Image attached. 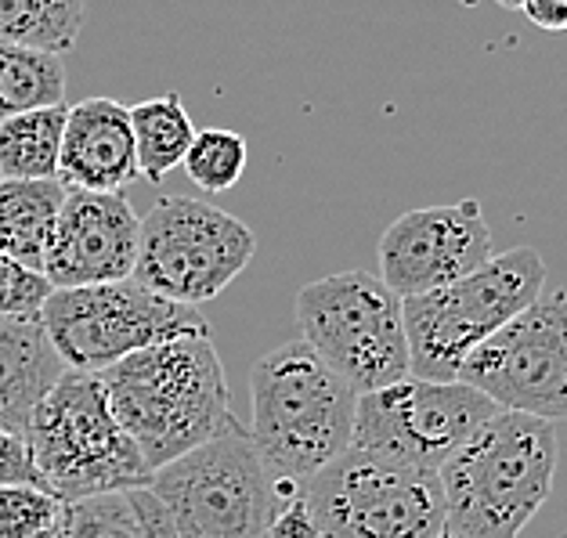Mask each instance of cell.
Returning <instances> with one entry per match:
<instances>
[{
	"instance_id": "6da1fadb",
	"label": "cell",
	"mask_w": 567,
	"mask_h": 538,
	"mask_svg": "<svg viewBox=\"0 0 567 538\" xmlns=\"http://www.w3.org/2000/svg\"><path fill=\"white\" fill-rule=\"evenodd\" d=\"M99 376L116 420L152 470L239 423L231 416L228 376L214 337L163 340L102 369Z\"/></svg>"
},
{
	"instance_id": "7a4b0ae2",
	"label": "cell",
	"mask_w": 567,
	"mask_h": 538,
	"mask_svg": "<svg viewBox=\"0 0 567 538\" xmlns=\"http://www.w3.org/2000/svg\"><path fill=\"white\" fill-rule=\"evenodd\" d=\"M557 477V431L543 416L499 408L445 463V538H517Z\"/></svg>"
},
{
	"instance_id": "3957f363",
	"label": "cell",
	"mask_w": 567,
	"mask_h": 538,
	"mask_svg": "<svg viewBox=\"0 0 567 538\" xmlns=\"http://www.w3.org/2000/svg\"><path fill=\"white\" fill-rule=\"evenodd\" d=\"M250 437L286 499L351 448L358 394L303 340L257 358L250 372Z\"/></svg>"
},
{
	"instance_id": "277c9868",
	"label": "cell",
	"mask_w": 567,
	"mask_h": 538,
	"mask_svg": "<svg viewBox=\"0 0 567 538\" xmlns=\"http://www.w3.org/2000/svg\"><path fill=\"white\" fill-rule=\"evenodd\" d=\"M25 448L40 485L62 503L148 485L152 466L123 431L99 372L65 369L37 405Z\"/></svg>"
},
{
	"instance_id": "5b68a950",
	"label": "cell",
	"mask_w": 567,
	"mask_h": 538,
	"mask_svg": "<svg viewBox=\"0 0 567 538\" xmlns=\"http://www.w3.org/2000/svg\"><path fill=\"white\" fill-rule=\"evenodd\" d=\"M546 260L535 246L492 254L481 268L431 293L401 297L412 376L460 380L466 354L543 297Z\"/></svg>"
},
{
	"instance_id": "8992f818",
	"label": "cell",
	"mask_w": 567,
	"mask_h": 538,
	"mask_svg": "<svg viewBox=\"0 0 567 538\" xmlns=\"http://www.w3.org/2000/svg\"><path fill=\"white\" fill-rule=\"evenodd\" d=\"M297 325L303 343L358 394L412 376L405 303L372 271H337L300 286Z\"/></svg>"
},
{
	"instance_id": "52a82bcc",
	"label": "cell",
	"mask_w": 567,
	"mask_h": 538,
	"mask_svg": "<svg viewBox=\"0 0 567 538\" xmlns=\"http://www.w3.org/2000/svg\"><path fill=\"white\" fill-rule=\"evenodd\" d=\"M148 485L167 503L182 538H265L286 506L243 423L152 470Z\"/></svg>"
},
{
	"instance_id": "ba28073f",
	"label": "cell",
	"mask_w": 567,
	"mask_h": 538,
	"mask_svg": "<svg viewBox=\"0 0 567 538\" xmlns=\"http://www.w3.org/2000/svg\"><path fill=\"white\" fill-rule=\"evenodd\" d=\"M318 538H445L434 470L369 448H343L300 488Z\"/></svg>"
},
{
	"instance_id": "9c48e42d",
	"label": "cell",
	"mask_w": 567,
	"mask_h": 538,
	"mask_svg": "<svg viewBox=\"0 0 567 538\" xmlns=\"http://www.w3.org/2000/svg\"><path fill=\"white\" fill-rule=\"evenodd\" d=\"M40 319L62 362L84 372H102L174 337H214L196 308L152 293L134 279L51 289Z\"/></svg>"
},
{
	"instance_id": "30bf717a",
	"label": "cell",
	"mask_w": 567,
	"mask_h": 538,
	"mask_svg": "<svg viewBox=\"0 0 567 538\" xmlns=\"http://www.w3.org/2000/svg\"><path fill=\"white\" fill-rule=\"evenodd\" d=\"M257 239L250 225L220 206L188 196H159L142 217L134 282L174 303H199L220 297L250 268Z\"/></svg>"
},
{
	"instance_id": "8fae6325",
	"label": "cell",
	"mask_w": 567,
	"mask_h": 538,
	"mask_svg": "<svg viewBox=\"0 0 567 538\" xmlns=\"http://www.w3.org/2000/svg\"><path fill=\"white\" fill-rule=\"evenodd\" d=\"M495 412L499 405L463 380L405 376L358 397L351 445L437 474L441 463Z\"/></svg>"
},
{
	"instance_id": "7c38bea8",
	"label": "cell",
	"mask_w": 567,
	"mask_h": 538,
	"mask_svg": "<svg viewBox=\"0 0 567 538\" xmlns=\"http://www.w3.org/2000/svg\"><path fill=\"white\" fill-rule=\"evenodd\" d=\"M460 380L499 408L567 420V289L543 293L466 354Z\"/></svg>"
},
{
	"instance_id": "4fadbf2b",
	"label": "cell",
	"mask_w": 567,
	"mask_h": 538,
	"mask_svg": "<svg viewBox=\"0 0 567 538\" xmlns=\"http://www.w3.org/2000/svg\"><path fill=\"white\" fill-rule=\"evenodd\" d=\"M492 257V231L477 199L401 214L380 236V279L398 297L431 293Z\"/></svg>"
},
{
	"instance_id": "5bb4252c",
	"label": "cell",
	"mask_w": 567,
	"mask_h": 538,
	"mask_svg": "<svg viewBox=\"0 0 567 538\" xmlns=\"http://www.w3.org/2000/svg\"><path fill=\"white\" fill-rule=\"evenodd\" d=\"M137 236L142 217L120 192L69 188L44 254V279L54 289L131 279Z\"/></svg>"
},
{
	"instance_id": "9a60e30c",
	"label": "cell",
	"mask_w": 567,
	"mask_h": 538,
	"mask_svg": "<svg viewBox=\"0 0 567 538\" xmlns=\"http://www.w3.org/2000/svg\"><path fill=\"white\" fill-rule=\"evenodd\" d=\"M131 108L116 99H84L69 108L62 131L59 182L84 192H123L137 182Z\"/></svg>"
},
{
	"instance_id": "2e32d148",
	"label": "cell",
	"mask_w": 567,
	"mask_h": 538,
	"mask_svg": "<svg viewBox=\"0 0 567 538\" xmlns=\"http://www.w3.org/2000/svg\"><path fill=\"white\" fill-rule=\"evenodd\" d=\"M65 369L40 314L0 319V431L25 441L37 405Z\"/></svg>"
},
{
	"instance_id": "e0dca14e",
	"label": "cell",
	"mask_w": 567,
	"mask_h": 538,
	"mask_svg": "<svg viewBox=\"0 0 567 538\" xmlns=\"http://www.w3.org/2000/svg\"><path fill=\"white\" fill-rule=\"evenodd\" d=\"M59 177H4L0 182V250L19 265L44 271L54 220L65 203Z\"/></svg>"
},
{
	"instance_id": "ac0fdd59",
	"label": "cell",
	"mask_w": 567,
	"mask_h": 538,
	"mask_svg": "<svg viewBox=\"0 0 567 538\" xmlns=\"http://www.w3.org/2000/svg\"><path fill=\"white\" fill-rule=\"evenodd\" d=\"M131 127L137 148V170L152 185H159L171 170L182 167L192 137H196V123H192L177 91L131 105Z\"/></svg>"
},
{
	"instance_id": "d6986e66",
	"label": "cell",
	"mask_w": 567,
	"mask_h": 538,
	"mask_svg": "<svg viewBox=\"0 0 567 538\" xmlns=\"http://www.w3.org/2000/svg\"><path fill=\"white\" fill-rule=\"evenodd\" d=\"M65 105L30 108L0 120V174L4 177H59Z\"/></svg>"
},
{
	"instance_id": "ffe728a7",
	"label": "cell",
	"mask_w": 567,
	"mask_h": 538,
	"mask_svg": "<svg viewBox=\"0 0 567 538\" xmlns=\"http://www.w3.org/2000/svg\"><path fill=\"white\" fill-rule=\"evenodd\" d=\"M48 105H65L62 54L0 40V120Z\"/></svg>"
},
{
	"instance_id": "44dd1931",
	"label": "cell",
	"mask_w": 567,
	"mask_h": 538,
	"mask_svg": "<svg viewBox=\"0 0 567 538\" xmlns=\"http://www.w3.org/2000/svg\"><path fill=\"white\" fill-rule=\"evenodd\" d=\"M87 22V0H0V40L65 54Z\"/></svg>"
},
{
	"instance_id": "7402d4cb",
	"label": "cell",
	"mask_w": 567,
	"mask_h": 538,
	"mask_svg": "<svg viewBox=\"0 0 567 538\" xmlns=\"http://www.w3.org/2000/svg\"><path fill=\"white\" fill-rule=\"evenodd\" d=\"M246 159H250V148H246L243 134L210 127V131H196V137H192V145L185 152L182 170L188 174V182L196 188L217 196V192H228L239 185Z\"/></svg>"
},
{
	"instance_id": "603a6c76",
	"label": "cell",
	"mask_w": 567,
	"mask_h": 538,
	"mask_svg": "<svg viewBox=\"0 0 567 538\" xmlns=\"http://www.w3.org/2000/svg\"><path fill=\"white\" fill-rule=\"evenodd\" d=\"M65 503L44 485H0V538H62Z\"/></svg>"
},
{
	"instance_id": "cb8c5ba5",
	"label": "cell",
	"mask_w": 567,
	"mask_h": 538,
	"mask_svg": "<svg viewBox=\"0 0 567 538\" xmlns=\"http://www.w3.org/2000/svg\"><path fill=\"white\" fill-rule=\"evenodd\" d=\"M62 538H145L127 492H102L65 503Z\"/></svg>"
},
{
	"instance_id": "d4e9b609",
	"label": "cell",
	"mask_w": 567,
	"mask_h": 538,
	"mask_svg": "<svg viewBox=\"0 0 567 538\" xmlns=\"http://www.w3.org/2000/svg\"><path fill=\"white\" fill-rule=\"evenodd\" d=\"M51 289L54 286L44 279V271L25 268L0 250V319H8V314H40Z\"/></svg>"
},
{
	"instance_id": "484cf974",
	"label": "cell",
	"mask_w": 567,
	"mask_h": 538,
	"mask_svg": "<svg viewBox=\"0 0 567 538\" xmlns=\"http://www.w3.org/2000/svg\"><path fill=\"white\" fill-rule=\"evenodd\" d=\"M127 499L134 506V517L142 524V535L145 538H182L177 535V524L171 517L167 503L159 499L152 485H137V488H127Z\"/></svg>"
},
{
	"instance_id": "4316f807",
	"label": "cell",
	"mask_w": 567,
	"mask_h": 538,
	"mask_svg": "<svg viewBox=\"0 0 567 538\" xmlns=\"http://www.w3.org/2000/svg\"><path fill=\"white\" fill-rule=\"evenodd\" d=\"M11 480H30V485H40L25 441L8 434V431H0V485H11Z\"/></svg>"
},
{
	"instance_id": "83f0119b",
	"label": "cell",
	"mask_w": 567,
	"mask_h": 538,
	"mask_svg": "<svg viewBox=\"0 0 567 538\" xmlns=\"http://www.w3.org/2000/svg\"><path fill=\"white\" fill-rule=\"evenodd\" d=\"M265 538H318V528L308 514V503L297 492L293 499H286V506L279 509V517L271 520V528Z\"/></svg>"
},
{
	"instance_id": "f1b7e54d",
	"label": "cell",
	"mask_w": 567,
	"mask_h": 538,
	"mask_svg": "<svg viewBox=\"0 0 567 538\" xmlns=\"http://www.w3.org/2000/svg\"><path fill=\"white\" fill-rule=\"evenodd\" d=\"M520 11L535 30L564 33L567 30V0H520Z\"/></svg>"
},
{
	"instance_id": "f546056e",
	"label": "cell",
	"mask_w": 567,
	"mask_h": 538,
	"mask_svg": "<svg viewBox=\"0 0 567 538\" xmlns=\"http://www.w3.org/2000/svg\"><path fill=\"white\" fill-rule=\"evenodd\" d=\"M499 8H520V0H495Z\"/></svg>"
},
{
	"instance_id": "4dcf8cb0",
	"label": "cell",
	"mask_w": 567,
	"mask_h": 538,
	"mask_svg": "<svg viewBox=\"0 0 567 538\" xmlns=\"http://www.w3.org/2000/svg\"><path fill=\"white\" fill-rule=\"evenodd\" d=\"M0 182H4V174H0Z\"/></svg>"
}]
</instances>
